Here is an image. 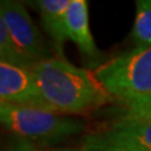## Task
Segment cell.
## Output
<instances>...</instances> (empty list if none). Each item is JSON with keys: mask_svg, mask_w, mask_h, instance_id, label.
Segmentation results:
<instances>
[{"mask_svg": "<svg viewBox=\"0 0 151 151\" xmlns=\"http://www.w3.org/2000/svg\"><path fill=\"white\" fill-rule=\"evenodd\" d=\"M0 102L43 107L30 68L0 60Z\"/></svg>", "mask_w": 151, "mask_h": 151, "instance_id": "8992f818", "label": "cell"}, {"mask_svg": "<svg viewBox=\"0 0 151 151\" xmlns=\"http://www.w3.org/2000/svg\"><path fill=\"white\" fill-rule=\"evenodd\" d=\"M49 151H83L82 149H74V147H58V149H52Z\"/></svg>", "mask_w": 151, "mask_h": 151, "instance_id": "4fadbf2b", "label": "cell"}, {"mask_svg": "<svg viewBox=\"0 0 151 151\" xmlns=\"http://www.w3.org/2000/svg\"><path fill=\"white\" fill-rule=\"evenodd\" d=\"M93 72L120 102L151 94V47H134L98 64Z\"/></svg>", "mask_w": 151, "mask_h": 151, "instance_id": "3957f363", "label": "cell"}, {"mask_svg": "<svg viewBox=\"0 0 151 151\" xmlns=\"http://www.w3.org/2000/svg\"><path fill=\"white\" fill-rule=\"evenodd\" d=\"M0 125L25 141L60 142L83 130V122L38 106L0 102Z\"/></svg>", "mask_w": 151, "mask_h": 151, "instance_id": "7a4b0ae2", "label": "cell"}, {"mask_svg": "<svg viewBox=\"0 0 151 151\" xmlns=\"http://www.w3.org/2000/svg\"><path fill=\"white\" fill-rule=\"evenodd\" d=\"M5 151H39V149H37L35 145L30 142V141L20 140V141H17L15 144H13Z\"/></svg>", "mask_w": 151, "mask_h": 151, "instance_id": "7c38bea8", "label": "cell"}, {"mask_svg": "<svg viewBox=\"0 0 151 151\" xmlns=\"http://www.w3.org/2000/svg\"><path fill=\"white\" fill-rule=\"evenodd\" d=\"M30 70L43 107L60 115L88 112L113 100L93 70L77 67L63 57L37 62Z\"/></svg>", "mask_w": 151, "mask_h": 151, "instance_id": "6da1fadb", "label": "cell"}, {"mask_svg": "<svg viewBox=\"0 0 151 151\" xmlns=\"http://www.w3.org/2000/svg\"><path fill=\"white\" fill-rule=\"evenodd\" d=\"M83 151H151V120L121 116L84 136Z\"/></svg>", "mask_w": 151, "mask_h": 151, "instance_id": "277c9868", "label": "cell"}, {"mask_svg": "<svg viewBox=\"0 0 151 151\" xmlns=\"http://www.w3.org/2000/svg\"><path fill=\"white\" fill-rule=\"evenodd\" d=\"M130 35L135 47H151V0L136 1L135 19Z\"/></svg>", "mask_w": 151, "mask_h": 151, "instance_id": "9c48e42d", "label": "cell"}, {"mask_svg": "<svg viewBox=\"0 0 151 151\" xmlns=\"http://www.w3.org/2000/svg\"><path fill=\"white\" fill-rule=\"evenodd\" d=\"M0 14L5 20L15 48L25 59L34 64L50 58L47 42L22 3L0 0Z\"/></svg>", "mask_w": 151, "mask_h": 151, "instance_id": "5b68a950", "label": "cell"}, {"mask_svg": "<svg viewBox=\"0 0 151 151\" xmlns=\"http://www.w3.org/2000/svg\"><path fill=\"white\" fill-rule=\"evenodd\" d=\"M124 115L132 117H142V119L151 120V94L142 96L135 100L121 102Z\"/></svg>", "mask_w": 151, "mask_h": 151, "instance_id": "8fae6325", "label": "cell"}, {"mask_svg": "<svg viewBox=\"0 0 151 151\" xmlns=\"http://www.w3.org/2000/svg\"><path fill=\"white\" fill-rule=\"evenodd\" d=\"M40 14L42 24L52 38L55 50L63 57V47L68 40L65 30V15L70 0H37L30 1Z\"/></svg>", "mask_w": 151, "mask_h": 151, "instance_id": "ba28073f", "label": "cell"}, {"mask_svg": "<svg viewBox=\"0 0 151 151\" xmlns=\"http://www.w3.org/2000/svg\"><path fill=\"white\" fill-rule=\"evenodd\" d=\"M0 60H5V62L27 68H30L33 65L15 48L1 14H0Z\"/></svg>", "mask_w": 151, "mask_h": 151, "instance_id": "30bf717a", "label": "cell"}, {"mask_svg": "<svg viewBox=\"0 0 151 151\" xmlns=\"http://www.w3.org/2000/svg\"><path fill=\"white\" fill-rule=\"evenodd\" d=\"M65 30L68 40H72L83 55L89 59L100 58L101 53L94 43L89 27V12L86 0H70L65 15Z\"/></svg>", "mask_w": 151, "mask_h": 151, "instance_id": "52a82bcc", "label": "cell"}]
</instances>
